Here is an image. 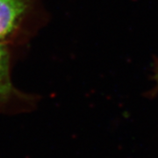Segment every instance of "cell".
<instances>
[{
	"instance_id": "3",
	"label": "cell",
	"mask_w": 158,
	"mask_h": 158,
	"mask_svg": "<svg viewBox=\"0 0 158 158\" xmlns=\"http://www.w3.org/2000/svg\"><path fill=\"white\" fill-rule=\"evenodd\" d=\"M156 78H157V80H158V75H157V77H156Z\"/></svg>"
},
{
	"instance_id": "2",
	"label": "cell",
	"mask_w": 158,
	"mask_h": 158,
	"mask_svg": "<svg viewBox=\"0 0 158 158\" xmlns=\"http://www.w3.org/2000/svg\"><path fill=\"white\" fill-rule=\"evenodd\" d=\"M33 0H0V43L14 39L32 11Z\"/></svg>"
},
{
	"instance_id": "1",
	"label": "cell",
	"mask_w": 158,
	"mask_h": 158,
	"mask_svg": "<svg viewBox=\"0 0 158 158\" xmlns=\"http://www.w3.org/2000/svg\"><path fill=\"white\" fill-rule=\"evenodd\" d=\"M35 97L26 94L13 85L11 56L6 44L0 43V113H20L35 105Z\"/></svg>"
}]
</instances>
